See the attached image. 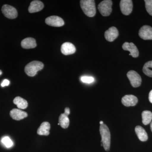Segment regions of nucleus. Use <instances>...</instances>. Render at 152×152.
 Returning <instances> with one entry per match:
<instances>
[{
	"mask_svg": "<svg viewBox=\"0 0 152 152\" xmlns=\"http://www.w3.org/2000/svg\"><path fill=\"white\" fill-rule=\"evenodd\" d=\"M100 133L102 137L101 142L103 146L105 151H109L110 146L111 135L110 130L107 125L104 124L100 125Z\"/></svg>",
	"mask_w": 152,
	"mask_h": 152,
	"instance_id": "nucleus-1",
	"label": "nucleus"
},
{
	"mask_svg": "<svg viewBox=\"0 0 152 152\" xmlns=\"http://www.w3.org/2000/svg\"><path fill=\"white\" fill-rule=\"evenodd\" d=\"M80 7L85 15L89 17L94 16L96 14V6L94 0H82Z\"/></svg>",
	"mask_w": 152,
	"mask_h": 152,
	"instance_id": "nucleus-2",
	"label": "nucleus"
},
{
	"mask_svg": "<svg viewBox=\"0 0 152 152\" xmlns=\"http://www.w3.org/2000/svg\"><path fill=\"white\" fill-rule=\"evenodd\" d=\"M44 66V64L41 62L33 61L26 66L25 72L28 76L34 77L37 73L38 71L42 69Z\"/></svg>",
	"mask_w": 152,
	"mask_h": 152,
	"instance_id": "nucleus-3",
	"label": "nucleus"
},
{
	"mask_svg": "<svg viewBox=\"0 0 152 152\" xmlns=\"http://www.w3.org/2000/svg\"><path fill=\"white\" fill-rule=\"evenodd\" d=\"M113 1L111 0H104L101 2L98 5V10L103 16H108L112 12Z\"/></svg>",
	"mask_w": 152,
	"mask_h": 152,
	"instance_id": "nucleus-4",
	"label": "nucleus"
},
{
	"mask_svg": "<svg viewBox=\"0 0 152 152\" xmlns=\"http://www.w3.org/2000/svg\"><path fill=\"white\" fill-rule=\"evenodd\" d=\"M127 76L132 86L134 88H137L140 86L142 83L141 77L135 71H129L127 74Z\"/></svg>",
	"mask_w": 152,
	"mask_h": 152,
	"instance_id": "nucleus-5",
	"label": "nucleus"
},
{
	"mask_svg": "<svg viewBox=\"0 0 152 152\" xmlns=\"http://www.w3.org/2000/svg\"><path fill=\"white\" fill-rule=\"evenodd\" d=\"M1 11L4 15L8 18L14 19L18 17L16 9L9 5H4L2 7Z\"/></svg>",
	"mask_w": 152,
	"mask_h": 152,
	"instance_id": "nucleus-6",
	"label": "nucleus"
},
{
	"mask_svg": "<svg viewBox=\"0 0 152 152\" xmlns=\"http://www.w3.org/2000/svg\"><path fill=\"white\" fill-rule=\"evenodd\" d=\"M120 8L122 13L125 15H129L133 10L132 1L131 0H121L120 2Z\"/></svg>",
	"mask_w": 152,
	"mask_h": 152,
	"instance_id": "nucleus-7",
	"label": "nucleus"
},
{
	"mask_svg": "<svg viewBox=\"0 0 152 152\" xmlns=\"http://www.w3.org/2000/svg\"><path fill=\"white\" fill-rule=\"evenodd\" d=\"M47 25L53 27H61L64 25V22L61 18L57 16L48 17L45 20Z\"/></svg>",
	"mask_w": 152,
	"mask_h": 152,
	"instance_id": "nucleus-8",
	"label": "nucleus"
},
{
	"mask_svg": "<svg viewBox=\"0 0 152 152\" xmlns=\"http://www.w3.org/2000/svg\"><path fill=\"white\" fill-rule=\"evenodd\" d=\"M139 36L144 40H152V28L149 26H144L139 31Z\"/></svg>",
	"mask_w": 152,
	"mask_h": 152,
	"instance_id": "nucleus-9",
	"label": "nucleus"
},
{
	"mask_svg": "<svg viewBox=\"0 0 152 152\" xmlns=\"http://www.w3.org/2000/svg\"><path fill=\"white\" fill-rule=\"evenodd\" d=\"M118 31L115 27L110 28L104 33V37L109 42H113L118 37Z\"/></svg>",
	"mask_w": 152,
	"mask_h": 152,
	"instance_id": "nucleus-10",
	"label": "nucleus"
},
{
	"mask_svg": "<svg viewBox=\"0 0 152 152\" xmlns=\"http://www.w3.org/2000/svg\"><path fill=\"white\" fill-rule=\"evenodd\" d=\"M122 48L124 50L129 51L131 56L134 58H137L139 56L138 50L135 45L133 43L126 42L123 44Z\"/></svg>",
	"mask_w": 152,
	"mask_h": 152,
	"instance_id": "nucleus-11",
	"label": "nucleus"
},
{
	"mask_svg": "<svg viewBox=\"0 0 152 152\" xmlns=\"http://www.w3.org/2000/svg\"><path fill=\"white\" fill-rule=\"evenodd\" d=\"M122 103L126 107L134 106L138 102V99L132 95H127L124 96L121 100Z\"/></svg>",
	"mask_w": 152,
	"mask_h": 152,
	"instance_id": "nucleus-12",
	"label": "nucleus"
},
{
	"mask_svg": "<svg viewBox=\"0 0 152 152\" xmlns=\"http://www.w3.org/2000/svg\"><path fill=\"white\" fill-rule=\"evenodd\" d=\"M10 115L12 118L16 121H20L28 116L27 113L18 109L12 110L10 112Z\"/></svg>",
	"mask_w": 152,
	"mask_h": 152,
	"instance_id": "nucleus-13",
	"label": "nucleus"
},
{
	"mask_svg": "<svg viewBox=\"0 0 152 152\" xmlns=\"http://www.w3.org/2000/svg\"><path fill=\"white\" fill-rule=\"evenodd\" d=\"M76 48L73 44L70 42H65L62 45L61 51L63 54L67 56L75 53L76 52Z\"/></svg>",
	"mask_w": 152,
	"mask_h": 152,
	"instance_id": "nucleus-14",
	"label": "nucleus"
},
{
	"mask_svg": "<svg viewBox=\"0 0 152 152\" xmlns=\"http://www.w3.org/2000/svg\"><path fill=\"white\" fill-rule=\"evenodd\" d=\"M44 7L43 3L39 1H34L31 2L28 8V11L30 13L37 12L42 10Z\"/></svg>",
	"mask_w": 152,
	"mask_h": 152,
	"instance_id": "nucleus-15",
	"label": "nucleus"
},
{
	"mask_svg": "<svg viewBox=\"0 0 152 152\" xmlns=\"http://www.w3.org/2000/svg\"><path fill=\"white\" fill-rule=\"evenodd\" d=\"M23 48L26 49H32L37 47L36 41L34 38L29 37L24 39L21 43Z\"/></svg>",
	"mask_w": 152,
	"mask_h": 152,
	"instance_id": "nucleus-16",
	"label": "nucleus"
},
{
	"mask_svg": "<svg viewBox=\"0 0 152 152\" xmlns=\"http://www.w3.org/2000/svg\"><path fill=\"white\" fill-rule=\"evenodd\" d=\"M50 125L48 122H44L41 124V126L38 129L37 133L40 135L48 136L50 134Z\"/></svg>",
	"mask_w": 152,
	"mask_h": 152,
	"instance_id": "nucleus-17",
	"label": "nucleus"
},
{
	"mask_svg": "<svg viewBox=\"0 0 152 152\" xmlns=\"http://www.w3.org/2000/svg\"><path fill=\"white\" fill-rule=\"evenodd\" d=\"M135 131L140 140L142 142L146 141L148 139V134L144 128L141 126H137L136 127Z\"/></svg>",
	"mask_w": 152,
	"mask_h": 152,
	"instance_id": "nucleus-18",
	"label": "nucleus"
},
{
	"mask_svg": "<svg viewBox=\"0 0 152 152\" xmlns=\"http://www.w3.org/2000/svg\"><path fill=\"white\" fill-rule=\"evenodd\" d=\"M14 103L16 105L19 109H26L28 106V102L26 100L20 96L15 98L13 100Z\"/></svg>",
	"mask_w": 152,
	"mask_h": 152,
	"instance_id": "nucleus-19",
	"label": "nucleus"
},
{
	"mask_svg": "<svg viewBox=\"0 0 152 152\" xmlns=\"http://www.w3.org/2000/svg\"><path fill=\"white\" fill-rule=\"evenodd\" d=\"M59 124L63 129H66L69 125V119L68 116L64 113L61 114L59 118Z\"/></svg>",
	"mask_w": 152,
	"mask_h": 152,
	"instance_id": "nucleus-20",
	"label": "nucleus"
},
{
	"mask_svg": "<svg viewBox=\"0 0 152 152\" xmlns=\"http://www.w3.org/2000/svg\"><path fill=\"white\" fill-rule=\"evenodd\" d=\"M142 123L145 125L149 124L152 120V113L150 111H144L142 113Z\"/></svg>",
	"mask_w": 152,
	"mask_h": 152,
	"instance_id": "nucleus-21",
	"label": "nucleus"
},
{
	"mask_svg": "<svg viewBox=\"0 0 152 152\" xmlns=\"http://www.w3.org/2000/svg\"><path fill=\"white\" fill-rule=\"evenodd\" d=\"M142 70L145 75L152 77V61H149L145 64Z\"/></svg>",
	"mask_w": 152,
	"mask_h": 152,
	"instance_id": "nucleus-22",
	"label": "nucleus"
},
{
	"mask_svg": "<svg viewBox=\"0 0 152 152\" xmlns=\"http://www.w3.org/2000/svg\"><path fill=\"white\" fill-rule=\"evenodd\" d=\"M1 142L7 148H10L13 145V142L8 137H4L1 139Z\"/></svg>",
	"mask_w": 152,
	"mask_h": 152,
	"instance_id": "nucleus-23",
	"label": "nucleus"
},
{
	"mask_svg": "<svg viewBox=\"0 0 152 152\" xmlns=\"http://www.w3.org/2000/svg\"><path fill=\"white\" fill-rule=\"evenodd\" d=\"M145 2L147 12L152 16V0H145Z\"/></svg>",
	"mask_w": 152,
	"mask_h": 152,
	"instance_id": "nucleus-24",
	"label": "nucleus"
},
{
	"mask_svg": "<svg viewBox=\"0 0 152 152\" xmlns=\"http://www.w3.org/2000/svg\"><path fill=\"white\" fill-rule=\"evenodd\" d=\"M81 81L86 83H91L94 81V78L92 77L89 76H83L81 77Z\"/></svg>",
	"mask_w": 152,
	"mask_h": 152,
	"instance_id": "nucleus-25",
	"label": "nucleus"
},
{
	"mask_svg": "<svg viewBox=\"0 0 152 152\" xmlns=\"http://www.w3.org/2000/svg\"><path fill=\"white\" fill-rule=\"evenodd\" d=\"M10 84V81L9 80H7V79H5L2 82L1 84V86L3 87L7 86H8Z\"/></svg>",
	"mask_w": 152,
	"mask_h": 152,
	"instance_id": "nucleus-26",
	"label": "nucleus"
},
{
	"mask_svg": "<svg viewBox=\"0 0 152 152\" xmlns=\"http://www.w3.org/2000/svg\"><path fill=\"white\" fill-rule=\"evenodd\" d=\"M70 113V111L69 108V107H66L65 109V112L64 113L68 116L69 115Z\"/></svg>",
	"mask_w": 152,
	"mask_h": 152,
	"instance_id": "nucleus-27",
	"label": "nucleus"
},
{
	"mask_svg": "<svg viewBox=\"0 0 152 152\" xmlns=\"http://www.w3.org/2000/svg\"><path fill=\"white\" fill-rule=\"evenodd\" d=\"M149 100L150 102L152 103V90L150 91L149 94Z\"/></svg>",
	"mask_w": 152,
	"mask_h": 152,
	"instance_id": "nucleus-28",
	"label": "nucleus"
},
{
	"mask_svg": "<svg viewBox=\"0 0 152 152\" xmlns=\"http://www.w3.org/2000/svg\"><path fill=\"white\" fill-rule=\"evenodd\" d=\"M100 125L103 124H104L103 121H101L100 122Z\"/></svg>",
	"mask_w": 152,
	"mask_h": 152,
	"instance_id": "nucleus-29",
	"label": "nucleus"
},
{
	"mask_svg": "<svg viewBox=\"0 0 152 152\" xmlns=\"http://www.w3.org/2000/svg\"><path fill=\"white\" fill-rule=\"evenodd\" d=\"M151 131L152 132V122L151 123Z\"/></svg>",
	"mask_w": 152,
	"mask_h": 152,
	"instance_id": "nucleus-30",
	"label": "nucleus"
},
{
	"mask_svg": "<svg viewBox=\"0 0 152 152\" xmlns=\"http://www.w3.org/2000/svg\"><path fill=\"white\" fill-rule=\"evenodd\" d=\"M2 74V71L0 70V75H1Z\"/></svg>",
	"mask_w": 152,
	"mask_h": 152,
	"instance_id": "nucleus-31",
	"label": "nucleus"
}]
</instances>
